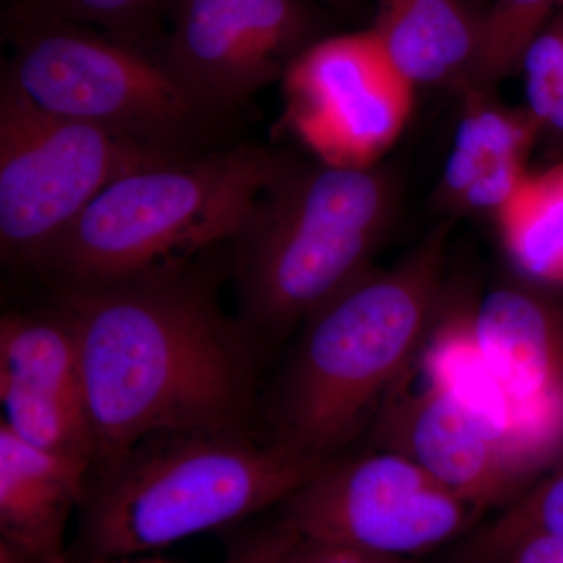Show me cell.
Masks as SVG:
<instances>
[{
  "mask_svg": "<svg viewBox=\"0 0 563 563\" xmlns=\"http://www.w3.org/2000/svg\"><path fill=\"white\" fill-rule=\"evenodd\" d=\"M439 201L453 213L498 214L521 187L526 157L540 133L528 110L496 101L495 90L465 88Z\"/></svg>",
  "mask_w": 563,
  "mask_h": 563,
  "instance_id": "cell-15",
  "label": "cell"
},
{
  "mask_svg": "<svg viewBox=\"0 0 563 563\" xmlns=\"http://www.w3.org/2000/svg\"><path fill=\"white\" fill-rule=\"evenodd\" d=\"M87 563H169L163 561H131L129 558L120 559H101V561H91Z\"/></svg>",
  "mask_w": 563,
  "mask_h": 563,
  "instance_id": "cell-26",
  "label": "cell"
},
{
  "mask_svg": "<svg viewBox=\"0 0 563 563\" xmlns=\"http://www.w3.org/2000/svg\"><path fill=\"white\" fill-rule=\"evenodd\" d=\"M481 20L462 0H376L369 29L413 87L461 92L476 60Z\"/></svg>",
  "mask_w": 563,
  "mask_h": 563,
  "instance_id": "cell-16",
  "label": "cell"
},
{
  "mask_svg": "<svg viewBox=\"0 0 563 563\" xmlns=\"http://www.w3.org/2000/svg\"><path fill=\"white\" fill-rule=\"evenodd\" d=\"M228 563H407L343 544L322 542L276 523L244 533L229 548Z\"/></svg>",
  "mask_w": 563,
  "mask_h": 563,
  "instance_id": "cell-22",
  "label": "cell"
},
{
  "mask_svg": "<svg viewBox=\"0 0 563 563\" xmlns=\"http://www.w3.org/2000/svg\"><path fill=\"white\" fill-rule=\"evenodd\" d=\"M2 76L40 109L90 122L172 157L229 146L235 121L199 102L151 55L63 21L3 25Z\"/></svg>",
  "mask_w": 563,
  "mask_h": 563,
  "instance_id": "cell-6",
  "label": "cell"
},
{
  "mask_svg": "<svg viewBox=\"0 0 563 563\" xmlns=\"http://www.w3.org/2000/svg\"><path fill=\"white\" fill-rule=\"evenodd\" d=\"M284 81L292 125L332 165H377L412 114L415 87L372 29L318 41Z\"/></svg>",
  "mask_w": 563,
  "mask_h": 563,
  "instance_id": "cell-10",
  "label": "cell"
},
{
  "mask_svg": "<svg viewBox=\"0 0 563 563\" xmlns=\"http://www.w3.org/2000/svg\"><path fill=\"white\" fill-rule=\"evenodd\" d=\"M0 401L2 422L25 442L95 462L79 344L57 303L0 320Z\"/></svg>",
  "mask_w": 563,
  "mask_h": 563,
  "instance_id": "cell-12",
  "label": "cell"
},
{
  "mask_svg": "<svg viewBox=\"0 0 563 563\" xmlns=\"http://www.w3.org/2000/svg\"><path fill=\"white\" fill-rule=\"evenodd\" d=\"M0 563H25L20 555L14 553L5 543H0Z\"/></svg>",
  "mask_w": 563,
  "mask_h": 563,
  "instance_id": "cell-25",
  "label": "cell"
},
{
  "mask_svg": "<svg viewBox=\"0 0 563 563\" xmlns=\"http://www.w3.org/2000/svg\"><path fill=\"white\" fill-rule=\"evenodd\" d=\"M177 158L90 122L40 109L0 76L3 265L38 272L62 233L107 185Z\"/></svg>",
  "mask_w": 563,
  "mask_h": 563,
  "instance_id": "cell-7",
  "label": "cell"
},
{
  "mask_svg": "<svg viewBox=\"0 0 563 563\" xmlns=\"http://www.w3.org/2000/svg\"><path fill=\"white\" fill-rule=\"evenodd\" d=\"M250 429H177L92 462L70 563L131 558L279 506L318 468Z\"/></svg>",
  "mask_w": 563,
  "mask_h": 563,
  "instance_id": "cell-3",
  "label": "cell"
},
{
  "mask_svg": "<svg viewBox=\"0 0 563 563\" xmlns=\"http://www.w3.org/2000/svg\"><path fill=\"white\" fill-rule=\"evenodd\" d=\"M177 0H7L3 25L63 21L155 58Z\"/></svg>",
  "mask_w": 563,
  "mask_h": 563,
  "instance_id": "cell-18",
  "label": "cell"
},
{
  "mask_svg": "<svg viewBox=\"0 0 563 563\" xmlns=\"http://www.w3.org/2000/svg\"><path fill=\"white\" fill-rule=\"evenodd\" d=\"M484 361L529 439L563 459V287L504 274L473 307Z\"/></svg>",
  "mask_w": 563,
  "mask_h": 563,
  "instance_id": "cell-11",
  "label": "cell"
},
{
  "mask_svg": "<svg viewBox=\"0 0 563 563\" xmlns=\"http://www.w3.org/2000/svg\"><path fill=\"white\" fill-rule=\"evenodd\" d=\"M314 0H177L155 60L213 113L236 121L328 35Z\"/></svg>",
  "mask_w": 563,
  "mask_h": 563,
  "instance_id": "cell-9",
  "label": "cell"
},
{
  "mask_svg": "<svg viewBox=\"0 0 563 563\" xmlns=\"http://www.w3.org/2000/svg\"><path fill=\"white\" fill-rule=\"evenodd\" d=\"M424 379L388 396L372 422L376 448L410 459L479 512L509 506L531 481L450 391Z\"/></svg>",
  "mask_w": 563,
  "mask_h": 563,
  "instance_id": "cell-13",
  "label": "cell"
},
{
  "mask_svg": "<svg viewBox=\"0 0 563 563\" xmlns=\"http://www.w3.org/2000/svg\"><path fill=\"white\" fill-rule=\"evenodd\" d=\"M324 9L339 11L343 14H352L358 10V0H314Z\"/></svg>",
  "mask_w": 563,
  "mask_h": 563,
  "instance_id": "cell-24",
  "label": "cell"
},
{
  "mask_svg": "<svg viewBox=\"0 0 563 563\" xmlns=\"http://www.w3.org/2000/svg\"><path fill=\"white\" fill-rule=\"evenodd\" d=\"M92 462L51 453L0 422V543L25 563H70L65 536Z\"/></svg>",
  "mask_w": 563,
  "mask_h": 563,
  "instance_id": "cell-14",
  "label": "cell"
},
{
  "mask_svg": "<svg viewBox=\"0 0 563 563\" xmlns=\"http://www.w3.org/2000/svg\"><path fill=\"white\" fill-rule=\"evenodd\" d=\"M531 533L563 539V459L474 533L463 548V563H503L515 544Z\"/></svg>",
  "mask_w": 563,
  "mask_h": 563,
  "instance_id": "cell-20",
  "label": "cell"
},
{
  "mask_svg": "<svg viewBox=\"0 0 563 563\" xmlns=\"http://www.w3.org/2000/svg\"><path fill=\"white\" fill-rule=\"evenodd\" d=\"M450 222L391 268L366 269L302 322L269 409V439L307 461L344 454L412 373L446 309Z\"/></svg>",
  "mask_w": 563,
  "mask_h": 563,
  "instance_id": "cell-2",
  "label": "cell"
},
{
  "mask_svg": "<svg viewBox=\"0 0 563 563\" xmlns=\"http://www.w3.org/2000/svg\"><path fill=\"white\" fill-rule=\"evenodd\" d=\"M503 563H563V539L531 533L515 544Z\"/></svg>",
  "mask_w": 563,
  "mask_h": 563,
  "instance_id": "cell-23",
  "label": "cell"
},
{
  "mask_svg": "<svg viewBox=\"0 0 563 563\" xmlns=\"http://www.w3.org/2000/svg\"><path fill=\"white\" fill-rule=\"evenodd\" d=\"M398 191L380 166L350 168L280 151L225 262L236 318L258 343L302 324L372 268L395 222Z\"/></svg>",
  "mask_w": 563,
  "mask_h": 563,
  "instance_id": "cell-4",
  "label": "cell"
},
{
  "mask_svg": "<svg viewBox=\"0 0 563 563\" xmlns=\"http://www.w3.org/2000/svg\"><path fill=\"white\" fill-rule=\"evenodd\" d=\"M525 74L526 110L540 136L563 147V16L555 13L521 60Z\"/></svg>",
  "mask_w": 563,
  "mask_h": 563,
  "instance_id": "cell-21",
  "label": "cell"
},
{
  "mask_svg": "<svg viewBox=\"0 0 563 563\" xmlns=\"http://www.w3.org/2000/svg\"><path fill=\"white\" fill-rule=\"evenodd\" d=\"M496 220L515 272L563 287V163L528 174Z\"/></svg>",
  "mask_w": 563,
  "mask_h": 563,
  "instance_id": "cell-17",
  "label": "cell"
},
{
  "mask_svg": "<svg viewBox=\"0 0 563 563\" xmlns=\"http://www.w3.org/2000/svg\"><path fill=\"white\" fill-rule=\"evenodd\" d=\"M562 5L563 0H493L481 20L479 46L465 88L495 90L520 69L529 44Z\"/></svg>",
  "mask_w": 563,
  "mask_h": 563,
  "instance_id": "cell-19",
  "label": "cell"
},
{
  "mask_svg": "<svg viewBox=\"0 0 563 563\" xmlns=\"http://www.w3.org/2000/svg\"><path fill=\"white\" fill-rule=\"evenodd\" d=\"M479 510L421 466L388 450L321 463L279 504V523L301 536L404 559L461 536Z\"/></svg>",
  "mask_w": 563,
  "mask_h": 563,
  "instance_id": "cell-8",
  "label": "cell"
},
{
  "mask_svg": "<svg viewBox=\"0 0 563 563\" xmlns=\"http://www.w3.org/2000/svg\"><path fill=\"white\" fill-rule=\"evenodd\" d=\"M218 274L181 266L54 290L79 344L96 461L177 429H250L261 343L222 312Z\"/></svg>",
  "mask_w": 563,
  "mask_h": 563,
  "instance_id": "cell-1",
  "label": "cell"
},
{
  "mask_svg": "<svg viewBox=\"0 0 563 563\" xmlns=\"http://www.w3.org/2000/svg\"><path fill=\"white\" fill-rule=\"evenodd\" d=\"M559 13H561V14H562V16H563V5H562V10H561V11H559Z\"/></svg>",
  "mask_w": 563,
  "mask_h": 563,
  "instance_id": "cell-27",
  "label": "cell"
},
{
  "mask_svg": "<svg viewBox=\"0 0 563 563\" xmlns=\"http://www.w3.org/2000/svg\"><path fill=\"white\" fill-rule=\"evenodd\" d=\"M279 157L242 141L124 174L88 203L36 273L54 290H91L191 265L232 242Z\"/></svg>",
  "mask_w": 563,
  "mask_h": 563,
  "instance_id": "cell-5",
  "label": "cell"
}]
</instances>
